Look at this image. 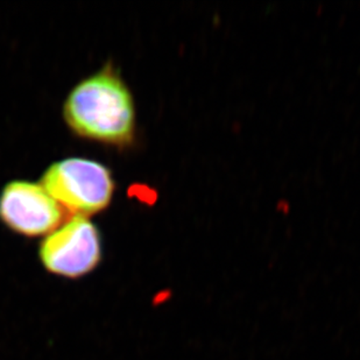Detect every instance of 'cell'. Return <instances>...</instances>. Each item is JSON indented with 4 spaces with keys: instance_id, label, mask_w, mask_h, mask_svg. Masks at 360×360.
<instances>
[{
    "instance_id": "cell-4",
    "label": "cell",
    "mask_w": 360,
    "mask_h": 360,
    "mask_svg": "<svg viewBox=\"0 0 360 360\" xmlns=\"http://www.w3.org/2000/svg\"><path fill=\"white\" fill-rule=\"evenodd\" d=\"M65 219V209L41 184L12 181L0 193V221L15 233L46 237Z\"/></svg>"
},
{
    "instance_id": "cell-1",
    "label": "cell",
    "mask_w": 360,
    "mask_h": 360,
    "mask_svg": "<svg viewBox=\"0 0 360 360\" xmlns=\"http://www.w3.org/2000/svg\"><path fill=\"white\" fill-rule=\"evenodd\" d=\"M63 117L84 139L126 147L136 139V106L122 76L105 67L79 82L65 98Z\"/></svg>"
},
{
    "instance_id": "cell-3",
    "label": "cell",
    "mask_w": 360,
    "mask_h": 360,
    "mask_svg": "<svg viewBox=\"0 0 360 360\" xmlns=\"http://www.w3.org/2000/svg\"><path fill=\"white\" fill-rule=\"evenodd\" d=\"M102 239L88 217L72 216L44 237L39 259L47 272L65 279H79L102 262Z\"/></svg>"
},
{
    "instance_id": "cell-2",
    "label": "cell",
    "mask_w": 360,
    "mask_h": 360,
    "mask_svg": "<svg viewBox=\"0 0 360 360\" xmlns=\"http://www.w3.org/2000/svg\"><path fill=\"white\" fill-rule=\"evenodd\" d=\"M41 184L65 211L83 217L105 210L115 193L111 172L102 163L83 158L53 163Z\"/></svg>"
}]
</instances>
